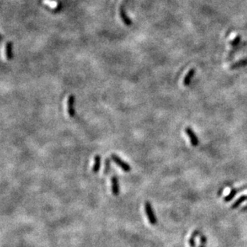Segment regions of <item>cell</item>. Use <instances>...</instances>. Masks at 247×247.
<instances>
[{
	"label": "cell",
	"instance_id": "ba28073f",
	"mask_svg": "<svg viewBox=\"0 0 247 247\" xmlns=\"http://www.w3.org/2000/svg\"><path fill=\"white\" fill-rule=\"evenodd\" d=\"M199 234V231L198 230H194L192 233L191 236L189 237V247H195V242H194V239L196 238L197 235Z\"/></svg>",
	"mask_w": 247,
	"mask_h": 247
},
{
	"label": "cell",
	"instance_id": "9c48e42d",
	"mask_svg": "<svg viewBox=\"0 0 247 247\" xmlns=\"http://www.w3.org/2000/svg\"><path fill=\"white\" fill-rule=\"evenodd\" d=\"M241 190H242V188H241V189H233V190H232L231 192H230V193H229V195H228V196H226V197H225V198H224V201H226V202H227V201H229L230 200H231V199H233V197H234V196H235V195L237 194V193H238L239 191H241Z\"/></svg>",
	"mask_w": 247,
	"mask_h": 247
},
{
	"label": "cell",
	"instance_id": "277c9868",
	"mask_svg": "<svg viewBox=\"0 0 247 247\" xmlns=\"http://www.w3.org/2000/svg\"><path fill=\"white\" fill-rule=\"evenodd\" d=\"M111 190L112 193L114 196H118L119 193V185H118V177L116 176H113L111 177Z\"/></svg>",
	"mask_w": 247,
	"mask_h": 247
},
{
	"label": "cell",
	"instance_id": "30bf717a",
	"mask_svg": "<svg viewBox=\"0 0 247 247\" xmlns=\"http://www.w3.org/2000/svg\"><path fill=\"white\" fill-rule=\"evenodd\" d=\"M6 57L7 60L12 58V47L10 43H8L6 45Z\"/></svg>",
	"mask_w": 247,
	"mask_h": 247
},
{
	"label": "cell",
	"instance_id": "52a82bcc",
	"mask_svg": "<svg viewBox=\"0 0 247 247\" xmlns=\"http://www.w3.org/2000/svg\"><path fill=\"white\" fill-rule=\"evenodd\" d=\"M194 72H195L194 69H190V70L189 71V72L185 75V78H184L183 80V84L185 85V86H188V85L189 84V83L191 81L192 77H193V75H194Z\"/></svg>",
	"mask_w": 247,
	"mask_h": 247
},
{
	"label": "cell",
	"instance_id": "7a4b0ae2",
	"mask_svg": "<svg viewBox=\"0 0 247 247\" xmlns=\"http://www.w3.org/2000/svg\"><path fill=\"white\" fill-rule=\"evenodd\" d=\"M145 212L148 219H149V223L152 224V225H155L156 222H157V219H156L155 215H154L153 210L152 209L151 204L149 201H145Z\"/></svg>",
	"mask_w": 247,
	"mask_h": 247
},
{
	"label": "cell",
	"instance_id": "6da1fadb",
	"mask_svg": "<svg viewBox=\"0 0 247 247\" xmlns=\"http://www.w3.org/2000/svg\"><path fill=\"white\" fill-rule=\"evenodd\" d=\"M111 159L112 161H114L118 167H120L124 172H129V171L131 170V167H130V165H129L128 163L125 162V161H124L122 159L120 158L118 155L111 154Z\"/></svg>",
	"mask_w": 247,
	"mask_h": 247
},
{
	"label": "cell",
	"instance_id": "4fadbf2b",
	"mask_svg": "<svg viewBox=\"0 0 247 247\" xmlns=\"http://www.w3.org/2000/svg\"><path fill=\"white\" fill-rule=\"evenodd\" d=\"M246 64H247V59H245V60H241L239 61V62L234 64L231 67V68H237V67L243 66V65Z\"/></svg>",
	"mask_w": 247,
	"mask_h": 247
},
{
	"label": "cell",
	"instance_id": "8992f818",
	"mask_svg": "<svg viewBox=\"0 0 247 247\" xmlns=\"http://www.w3.org/2000/svg\"><path fill=\"white\" fill-rule=\"evenodd\" d=\"M100 166H101V156L100 155H96L94 157V165H93L92 172L94 173H98L100 169Z\"/></svg>",
	"mask_w": 247,
	"mask_h": 247
},
{
	"label": "cell",
	"instance_id": "5bb4252c",
	"mask_svg": "<svg viewBox=\"0 0 247 247\" xmlns=\"http://www.w3.org/2000/svg\"><path fill=\"white\" fill-rule=\"evenodd\" d=\"M199 247H205V244H202V243H201V245H200Z\"/></svg>",
	"mask_w": 247,
	"mask_h": 247
},
{
	"label": "cell",
	"instance_id": "8fae6325",
	"mask_svg": "<svg viewBox=\"0 0 247 247\" xmlns=\"http://www.w3.org/2000/svg\"><path fill=\"white\" fill-rule=\"evenodd\" d=\"M246 199H247L246 196H242V197H241L240 198L237 199V201H236L235 202L233 203V205H231V208H232V209H235V208H237V207L238 206V205H241V203L244 202V201H245V200H246Z\"/></svg>",
	"mask_w": 247,
	"mask_h": 247
},
{
	"label": "cell",
	"instance_id": "3957f363",
	"mask_svg": "<svg viewBox=\"0 0 247 247\" xmlns=\"http://www.w3.org/2000/svg\"><path fill=\"white\" fill-rule=\"evenodd\" d=\"M74 101H75V97L74 95H70L67 100V113L70 117H74L75 115Z\"/></svg>",
	"mask_w": 247,
	"mask_h": 247
},
{
	"label": "cell",
	"instance_id": "7c38bea8",
	"mask_svg": "<svg viewBox=\"0 0 247 247\" xmlns=\"http://www.w3.org/2000/svg\"><path fill=\"white\" fill-rule=\"evenodd\" d=\"M110 161L109 159H106V163H105V169H104V174H107L110 172Z\"/></svg>",
	"mask_w": 247,
	"mask_h": 247
},
{
	"label": "cell",
	"instance_id": "5b68a950",
	"mask_svg": "<svg viewBox=\"0 0 247 247\" xmlns=\"http://www.w3.org/2000/svg\"><path fill=\"white\" fill-rule=\"evenodd\" d=\"M185 133L187 134L188 137H189L192 145H193V146H197V145H198V140H197V137H196V135L194 134V133L193 132V130H192L190 128H186V129H185Z\"/></svg>",
	"mask_w": 247,
	"mask_h": 247
}]
</instances>
